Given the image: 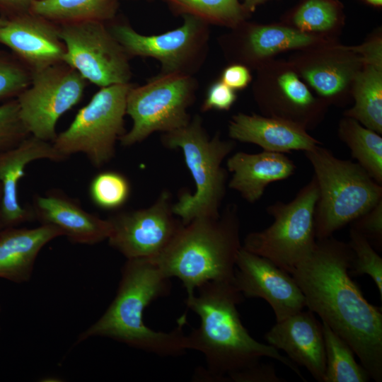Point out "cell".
Returning a JSON list of instances; mask_svg holds the SVG:
<instances>
[{"instance_id":"obj_35","label":"cell","mask_w":382,"mask_h":382,"mask_svg":"<svg viewBox=\"0 0 382 382\" xmlns=\"http://www.w3.org/2000/svg\"><path fill=\"white\" fill-rule=\"evenodd\" d=\"M351 228L361 233L372 246L382 247V199L352 222Z\"/></svg>"},{"instance_id":"obj_34","label":"cell","mask_w":382,"mask_h":382,"mask_svg":"<svg viewBox=\"0 0 382 382\" xmlns=\"http://www.w3.org/2000/svg\"><path fill=\"white\" fill-rule=\"evenodd\" d=\"M281 90L289 105L298 113H313L315 100L310 91L293 72H286L278 79Z\"/></svg>"},{"instance_id":"obj_33","label":"cell","mask_w":382,"mask_h":382,"mask_svg":"<svg viewBox=\"0 0 382 382\" xmlns=\"http://www.w3.org/2000/svg\"><path fill=\"white\" fill-rule=\"evenodd\" d=\"M179 5L209 19L236 21L240 16L237 0H172Z\"/></svg>"},{"instance_id":"obj_7","label":"cell","mask_w":382,"mask_h":382,"mask_svg":"<svg viewBox=\"0 0 382 382\" xmlns=\"http://www.w3.org/2000/svg\"><path fill=\"white\" fill-rule=\"evenodd\" d=\"M318 195L313 175L291 201H277L267 207L273 223L264 230L248 233L242 247L289 273L315 248L314 214Z\"/></svg>"},{"instance_id":"obj_29","label":"cell","mask_w":382,"mask_h":382,"mask_svg":"<svg viewBox=\"0 0 382 382\" xmlns=\"http://www.w3.org/2000/svg\"><path fill=\"white\" fill-rule=\"evenodd\" d=\"M31 71L13 53L0 50V101L9 100L31 82Z\"/></svg>"},{"instance_id":"obj_38","label":"cell","mask_w":382,"mask_h":382,"mask_svg":"<svg viewBox=\"0 0 382 382\" xmlns=\"http://www.w3.org/2000/svg\"><path fill=\"white\" fill-rule=\"evenodd\" d=\"M250 80V74L248 69L237 64L226 68L221 77V81L233 90L243 88Z\"/></svg>"},{"instance_id":"obj_19","label":"cell","mask_w":382,"mask_h":382,"mask_svg":"<svg viewBox=\"0 0 382 382\" xmlns=\"http://www.w3.org/2000/svg\"><path fill=\"white\" fill-rule=\"evenodd\" d=\"M229 137L242 142L252 143L263 151L290 153L307 151L320 142L302 126L282 118L239 113L233 117L228 126Z\"/></svg>"},{"instance_id":"obj_39","label":"cell","mask_w":382,"mask_h":382,"mask_svg":"<svg viewBox=\"0 0 382 382\" xmlns=\"http://www.w3.org/2000/svg\"><path fill=\"white\" fill-rule=\"evenodd\" d=\"M34 0H0V11L7 18L11 16L30 11Z\"/></svg>"},{"instance_id":"obj_13","label":"cell","mask_w":382,"mask_h":382,"mask_svg":"<svg viewBox=\"0 0 382 382\" xmlns=\"http://www.w3.org/2000/svg\"><path fill=\"white\" fill-rule=\"evenodd\" d=\"M233 284L244 297L266 301L277 322L306 307L304 296L289 272L243 247L236 257Z\"/></svg>"},{"instance_id":"obj_37","label":"cell","mask_w":382,"mask_h":382,"mask_svg":"<svg viewBox=\"0 0 382 382\" xmlns=\"http://www.w3.org/2000/svg\"><path fill=\"white\" fill-rule=\"evenodd\" d=\"M233 382H282L284 380L279 377L271 364L260 361L237 375L231 380Z\"/></svg>"},{"instance_id":"obj_28","label":"cell","mask_w":382,"mask_h":382,"mask_svg":"<svg viewBox=\"0 0 382 382\" xmlns=\"http://www.w3.org/2000/svg\"><path fill=\"white\" fill-rule=\"evenodd\" d=\"M353 251L349 272L352 276L367 274L376 284L382 300V258L361 233L350 227L348 243Z\"/></svg>"},{"instance_id":"obj_17","label":"cell","mask_w":382,"mask_h":382,"mask_svg":"<svg viewBox=\"0 0 382 382\" xmlns=\"http://www.w3.org/2000/svg\"><path fill=\"white\" fill-rule=\"evenodd\" d=\"M30 209L34 219L57 226L73 243L93 245L108 239L111 232L108 219L88 212L59 189L35 195Z\"/></svg>"},{"instance_id":"obj_42","label":"cell","mask_w":382,"mask_h":382,"mask_svg":"<svg viewBox=\"0 0 382 382\" xmlns=\"http://www.w3.org/2000/svg\"><path fill=\"white\" fill-rule=\"evenodd\" d=\"M1 184H0V207H1ZM1 229H2V228H1V222H0V230Z\"/></svg>"},{"instance_id":"obj_44","label":"cell","mask_w":382,"mask_h":382,"mask_svg":"<svg viewBox=\"0 0 382 382\" xmlns=\"http://www.w3.org/2000/svg\"><path fill=\"white\" fill-rule=\"evenodd\" d=\"M0 311H1V308H0Z\"/></svg>"},{"instance_id":"obj_21","label":"cell","mask_w":382,"mask_h":382,"mask_svg":"<svg viewBox=\"0 0 382 382\" xmlns=\"http://www.w3.org/2000/svg\"><path fill=\"white\" fill-rule=\"evenodd\" d=\"M64 236L57 226L40 224L33 228H4L0 230V278L15 283L28 282L35 260L42 248Z\"/></svg>"},{"instance_id":"obj_27","label":"cell","mask_w":382,"mask_h":382,"mask_svg":"<svg viewBox=\"0 0 382 382\" xmlns=\"http://www.w3.org/2000/svg\"><path fill=\"white\" fill-rule=\"evenodd\" d=\"M131 187L128 179L116 171H103L91 180L89 195L93 203L105 210H116L128 200Z\"/></svg>"},{"instance_id":"obj_10","label":"cell","mask_w":382,"mask_h":382,"mask_svg":"<svg viewBox=\"0 0 382 382\" xmlns=\"http://www.w3.org/2000/svg\"><path fill=\"white\" fill-rule=\"evenodd\" d=\"M31 76L30 84L16 97L20 117L30 135L52 143L58 120L81 100L86 80L64 62Z\"/></svg>"},{"instance_id":"obj_40","label":"cell","mask_w":382,"mask_h":382,"mask_svg":"<svg viewBox=\"0 0 382 382\" xmlns=\"http://www.w3.org/2000/svg\"><path fill=\"white\" fill-rule=\"evenodd\" d=\"M261 0H245V4L249 8H253Z\"/></svg>"},{"instance_id":"obj_8","label":"cell","mask_w":382,"mask_h":382,"mask_svg":"<svg viewBox=\"0 0 382 382\" xmlns=\"http://www.w3.org/2000/svg\"><path fill=\"white\" fill-rule=\"evenodd\" d=\"M129 83L100 88L52 144L66 158L83 154L96 168L114 157L116 141L125 133L124 117Z\"/></svg>"},{"instance_id":"obj_31","label":"cell","mask_w":382,"mask_h":382,"mask_svg":"<svg viewBox=\"0 0 382 382\" xmlns=\"http://www.w3.org/2000/svg\"><path fill=\"white\" fill-rule=\"evenodd\" d=\"M337 19L332 4L325 0H308L298 10L295 24L302 30H325L330 28Z\"/></svg>"},{"instance_id":"obj_1","label":"cell","mask_w":382,"mask_h":382,"mask_svg":"<svg viewBox=\"0 0 382 382\" xmlns=\"http://www.w3.org/2000/svg\"><path fill=\"white\" fill-rule=\"evenodd\" d=\"M353 251L330 236L316 240L313 252L289 272L306 307L352 349L371 378L382 381V312L371 304L349 272Z\"/></svg>"},{"instance_id":"obj_32","label":"cell","mask_w":382,"mask_h":382,"mask_svg":"<svg viewBox=\"0 0 382 382\" xmlns=\"http://www.w3.org/2000/svg\"><path fill=\"white\" fill-rule=\"evenodd\" d=\"M19 113L16 98L0 105V152L16 146L30 136Z\"/></svg>"},{"instance_id":"obj_20","label":"cell","mask_w":382,"mask_h":382,"mask_svg":"<svg viewBox=\"0 0 382 382\" xmlns=\"http://www.w3.org/2000/svg\"><path fill=\"white\" fill-rule=\"evenodd\" d=\"M226 167L233 173L228 187L249 203L259 200L269 184L289 178L296 168L284 154L267 151L236 152L227 159Z\"/></svg>"},{"instance_id":"obj_14","label":"cell","mask_w":382,"mask_h":382,"mask_svg":"<svg viewBox=\"0 0 382 382\" xmlns=\"http://www.w3.org/2000/svg\"><path fill=\"white\" fill-rule=\"evenodd\" d=\"M0 44L31 72L63 62L65 53L59 26L30 11L6 18L0 25Z\"/></svg>"},{"instance_id":"obj_18","label":"cell","mask_w":382,"mask_h":382,"mask_svg":"<svg viewBox=\"0 0 382 382\" xmlns=\"http://www.w3.org/2000/svg\"><path fill=\"white\" fill-rule=\"evenodd\" d=\"M110 32L127 55L151 57L161 63L164 74H178L196 48L200 30L188 17L179 28L156 35H143L126 25H115Z\"/></svg>"},{"instance_id":"obj_22","label":"cell","mask_w":382,"mask_h":382,"mask_svg":"<svg viewBox=\"0 0 382 382\" xmlns=\"http://www.w3.org/2000/svg\"><path fill=\"white\" fill-rule=\"evenodd\" d=\"M355 104L347 113L365 127L382 133L381 64H369L359 74L354 89Z\"/></svg>"},{"instance_id":"obj_12","label":"cell","mask_w":382,"mask_h":382,"mask_svg":"<svg viewBox=\"0 0 382 382\" xmlns=\"http://www.w3.org/2000/svg\"><path fill=\"white\" fill-rule=\"evenodd\" d=\"M171 197L170 191L163 190L149 207L109 216V245L127 259L158 257L184 225L173 212Z\"/></svg>"},{"instance_id":"obj_23","label":"cell","mask_w":382,"mask_h":382,"mask_svg":"<svg viewBox=\"0 0 382 382\" xmlns=\"http://www.w3.org/2000/svg\"><path fill=\"white\" fill-rule=\"evenodd\" d=\"M340 136L349 147L352 158L382 185V138L379 134L350 118L342 121Z\"/></svg>"},{"instance_id":"obj_9","label":"cell","mask_w":382,"mask_h":382,"mask_svg":"<svg viewBox=\"0 0 382 382\" xmlns=\"http://www.w3.org/2000/svg\"><path fill=\"white\" fill-rule=\"evenodd\" d=\"M191 79L180 73L164 74L144 86L130 88L126 114L132 127L119 139L123 146H131L155 132H170L187 125V109L192 95Z\"/></svg>"},{"instance_id":"obj_43","label":"cell","mask_w":382,"mask_h":382,"mask_svg":"<svg viewBox=\"0 0 382 382\" xmlns=\"http://www.w3.org/2000/svg\"><path fill=\"white\" fill-rule=\"evenodd\" d=\"M6 21V18H3V17H0V25L1 24H3Z\"/></svg>"},{"instance_id":"obj_3","label":"cell","mask_w":382,"mask_h":382,"mask_svg":"<svg viewBox=\"0 0 382 382\" xmlns=\"http://www.w3.org/2000/svg\"><path fill=\"white\" fill-rule=\"evenodd\" d=\"M169 279L150 259H127L115 299L103 315L79 335L77 342L105 337L161 357L184 354L188 349L187 336L182 330L185 317L169 332L153 330L143 320L146 308L168 294Z\"/></svg>"},{"instance_id":"obj_30","label":"cell","mask_w":382,"mask_h":382,"mask_svg":"<svg viewBox=\"0 0 382 382\" xmlns=\"http://www.w3.org/2000/svg\"><path fill=\"white\" fill-rule=\"evenodd\" d=\"M304 78L323 96H332L343 90L347 84L350 73L344 66L323 64L310 67L303 72Z\"/></svg>"},{"instance_id":"obj_4","label":"cell","mask_w":382,"mask_h":382,"mask_svg":"<svg viewBox=\"0 0 382 382\" xmlns=\"http://www.w3.org/2000/svg\"><path fill=\"white\" fill-rule=\"evenodd\" d=\"M241 247L238 207L228 204L218 217L184 224L164 251L150 260L168 278H178L190 296L208 282H233Z\"/></svg>"},{"instance_id":"obj_25","label":"cell","mask_w":382,"mask_h":382,"mask_svg":"<svg viewBox=\"0 0 382 382\" xmlns=\"http://www.w3.org/2000/svg\"><path fill=\"white\" fill-rule=\"evenodd\" d=\"M325 349L323 382H366L369 373L354 358L350 346L326 323L322 322Z\"/></svg>"},{"instance_id":"obj_16","label":"cell","mask_w":382,"mask_h":382,"mask_svg":"<svg viewBox=\"0 0 382 382\" xmlns=\"http://www.w3.org/2000/svg\"><path fill=\"white\" fill-rule=\"evenodd\" d=\"M265 338L297 366H304L317 381H323L325 349L322 323L311 311L302 310L277 322Z\"/></svg>"},{"instance_id":"obj_15","label":"cell","mask_w":382,"mask_h":382,"mask_svg":"<svg viewBox=\"0 0 382 382\" xmlns=\"http://www.w3.org/2000/svg\"><path fill=\"white\" fill-rule=\"evenodd\" d=\"M41 159L61 162L66 158L54 148L52 142L33 135L28 136L16 146L0 152V222L2 228L18 226L34 220L30 208H25L20 203L18 186L20 179L25 175L26 166Z\"/></svg>"},{"instance_id":"obj_41","label":"cell","mask_w":382,"mask_h":382,"mask_svg":"<svg viewBox=\"0 0 382 382\" xmlns=\"http://www.w3.org/2000/svg\"><path fill=\"white\" fill-rule=\"evenodd\" d=\"M366 1L374 5H381L382 4V0H366Z\"/></svg>"},{"instance_id":"obj_6","label":"cell","mask_w":382,"mask_h":382,"mask_svg":"<svg viewBox=\"0 0 382 382\" xmlns=\"http://www.w3.org/2000/svg\"><path fill=\"white\" fill-rule=\"evenodd\" d=\"M168 149H180L195 185V192H181L173 204L174 214L186 224L196 218L218 217L226 195L228 171L221 163L234 148V143L210 139L196 116L185 127L162 137Z\"/></svg>"},{"instance_id":"obj_5","label":"cell","mask_w":382,"mask_h":382,"mask_svg":"<svg viewBox=\"0 0 382 382\" xmlns=\"http://www.w3.org/2000/svg\"><path fill=\"white\" fill-rule=\"evenodd\" d=\"M304 154L319 192L314 214L316 240L332 236L382 199V185L357 163L338 158L320 145Z\"/></svg>"},{"instance_id":"obj_2","label":"cell","mask_w":382,"mask_h":382,"mask_svg":"<svg viewBox=\"0 0 382 382\" xmlns=\"http://www.w3.org/2000/svg\"><path fill=\"white\" fill-rule=\"evenodd\" d=\"M197 290V295L187 296L185 303L199 316L200 325L186 336L188 349L201 352L205 359L206 369L198 374L199 378L231 381L236 375L254 366L263 357H270L304 380L291 360L272 346L250 336L237 310L244 296L233 281L208 282Z\"/></svg>"},{"instance_id":"obj_11","label":"cell","mask_w":382,"mask_h":382,"mask_svg":"<svg viewBox=\"0 0 382 382\" xmlns=\"http://www.w3.org/2000/svg\"><path fill=\"white\" fill-rule=\"evenodd\" d=\"M59 35L65 45L63 62L86 81L100 88L129 83L128 55L102 22L61 24Z\"/></svg>"},{"instance_id":"obj_24","label":"cell","mask_w":382,"mask_h":382,"mask_svg":"<svg viewBox=\"0 0 382 382\" xmlns=\"http://www.w3.org/2000/svg\"><path fill=\"white\" fill-rule=\"evenodd\" d=\"M112 0H34L30 11L59 25L110 17Z\"/></svg>"},{"instance_id":"obj_26","label":"cell","mask_w":382,"mask_h":382,"mask_svg":"<svg viewBox=\"0 0 382 382\" xmlns=\"http://www.w3.org/2000/svg\"><path fill=\"white\" fill-rule=\"evenodd\" d=\"M313 42L311 35L291 28L263 26L254 29L249 36V45L253 53L265 57L277 52L306 46Z\"/></svg>"},{"instance_id":"obj_36","label":"cell","mask_w":382,"mask_h":382,"mask_svg":"<svg viewBox=\"0 0 382 382\" xmlns=\"http://www.w3.org/2000/svg\"><path fill=\"white\" fill-rule=\"evenodd\" d=\"M236 96L232 88L222 81L213 83L209 88L202 110H228L235 102Z\"/></svg>"}]
</instances>
